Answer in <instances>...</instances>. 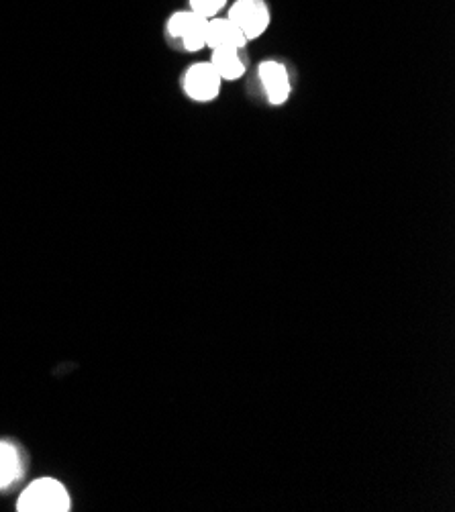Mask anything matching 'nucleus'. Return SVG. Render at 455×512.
Returning <instances> with one entry per match:
<instances>
[{
    "instance_id": "obj_5",
    "label": "nucleus",
    "mask_w": 455,
    "mask_h": 512,
    "mask_svg": "<svg viewBox=\"0 0 455 512\" xmlns=\"http://www.w3.org/2000/svg\"><path fill=\"white\" fill-rule=\"evenodd\" d=\"M258 76L262 82V88L268 96V102L274 107L284 105L290 96L292 84H290V74L286 70V66L278 60H266L260 64L258 68Z\"/></svg>"
},
{
    "instance_id": "obj_9",
    "label": "nucleus",
    "mask_w": 455,
    "mask_h": 512,
    "mask_svg": "<svg viewBox=\"0 0 455 512\" xmlns=\"http://www.w3.org/2000/svg\"><path fill=\"white\" fill-rule=\"evenodd\" d=\"M190 3V11L205 17V19H213L219 17V13L227 7V0H188Z\"/></svg>"
},
{
    "instance_id": "obj_3",
    "label": "nucleus",
    "mask_w": 455,
    "mask_h": 512,
    "mask_svg": "<svg viewBox=\"0 0 455 512\" xmlns=\"http://www.w3.org/2000/svg\"><path fill=\"white\" fill-rule=\"evenodd\" d=\"M207 21L196 13L188 11H176L170 15L166 23V31L172 39L180 41L188 54H196L202 47H207Z\"/></svg>"
},
{
    "instance_id": "obj_7",
    "label": "nucleus",
    "mask_w": 455,
    "mask_h": 512,
    "mask_svg": "<svg viewBox=\"0 0 455 512\" xmlns=\"http://www.w3.org/2000/svg\"><path fill=\"white\" fill-rule=\"evenodd\" d=\"M243 49L237 47H221V49H211V64L217 70V74L221 76V80H239L245 70L247 64L241 56Z\"/></svg>"
},
{
    "instance_id": "obj_2",
    "label": "nucleus",
    "mask_w": 455,
    "mask_h": 512,
    "mask_svg": "<svg viewBox=\"0 0 455 512\" xmlns=\"http://www.w3.org/2000/svg\"><path fill=\"white\" fill-rule=\"evenodd\" d=\"M227 19H231L247 41L262 37L272 21L266 0H235L229 7Z\"/></svg>"
},
{
    "instance_id": "obj_6",
    "label": "nucleus",
    "mask_w": 455,
    "mask_h": 512,
    "mask_svg": "<svg viewBox=\"0 0 455 512\" xmlns=\"http://www.w3.org/2000/svg\"><path fill=\"white\" fill-rule=\"evenodd\" d=\"M245 35L239 31V27L227 19V17H213L207 21V47L209 49H221V47H247Z\"/></svg>"
},
{
    "instance_id": "obj_8",
    "label": "nucleus",
    "mask_w": 455,
    "mask_h": 512,
    "mask_svg": "<svg viewBox=\"0 0 455 512\" xmlns=\"http://www.w3.org/2000/svg\"><path fill=\"white\" fill-rule=\"evenodd\" d=\"M21 476V455L13 443L0 441V488H9Z\"/></svg>"
},
{
    "instance_id": "obj_4",
    "label": "nucleus",
    "mask_w": 455,
    "mask_h": 512,
    "mask_svg": "<svg viewBox=\"0 0 455 512\" xmlns=\"http://www.w3.org/2000/svg\"><path fill=\"white\" fill-rule=\"evenodd\" d=\"M221 86L223 80L211 62L192 64L182 78V88L194 102H213L221 94Z\"/></svg>"
},
{
    "instance_id": "obj_1",
    "label": "nucleus",
    "mask_w": 455,
    "mask_h": 512,
    "mask_svg": "<svg viewBox=\"0 0 455 512\" xmlns=\"http://www.w3.org/2000/svg\"><path fill=\"white\" fill-rule=\"evenodd\" d=\"M72 500L66 486L54 478H39L31 482L17 500L21 512H66Z\"/></svg>"
}]
</instances>
